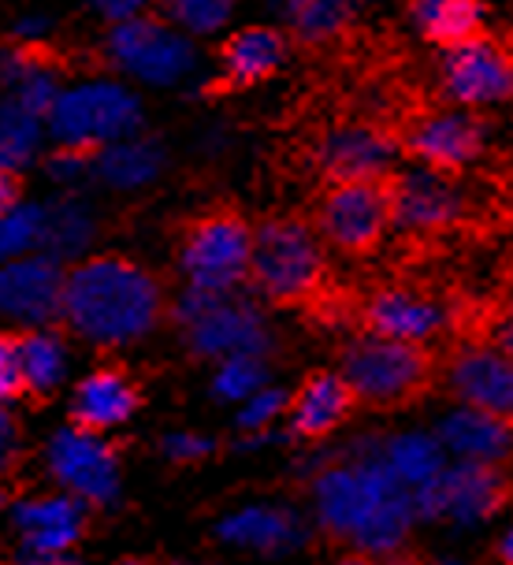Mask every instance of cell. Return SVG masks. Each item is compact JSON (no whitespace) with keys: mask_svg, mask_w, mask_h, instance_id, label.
<instances>
[{"mask_svg":"<svg viewBox=\"0 0 513 565\" xmlns=\"http://www.w3.org/2000/svg\"><path fill=\"white\" fill-rule=\"evenodd\" d=\"M506 502V477L488 461H447L439 480L414 502L417 521H455L461 529L484 524Z\"/></svg>","mask_w":513,"mask_h":565,"instance_id":"4fadbf2b","label":"cell"},{"mask_svg":"<svg viewBox=\"0 0 513 565\" xmlns=\"http://www.w3.org/2000/svg\"><path fill=\"white\" fill-rule=\"evenodd\" d=\"M94 8H100V15L108 19H130V15H142L146 0H94Z\"/></svg>","mask_w":513,"mask_h":565,"instance_id":"f35d334b","label":"cell"},{"mask_svg":"<svg viewBox=\"0 0 513 565\" xmlns=\"http://www.w3.org/2000/svg\"><path fill=\"white\" fill-rule=\"evenodd\" d=\"M469 220V194L455 175L431 168L391 171V227L406 235L431 238L455 231Z\"/></svg>","mask_w":513,"mask_h":565,"instance_id":"7c38bea8","label":"cell"},{"mask_svg":"<svg viewBox=\"0 0 513 565\" xmlns=\"http://www.w3.org/2000/svg\"><path fill=\"white\" fill-rule=\"evenodd\" d=\"M260 387H268V361L260 353H235L224 358L216 369L213 391L224 402H246L249 395H257Z\"/></svg>","mask_w":513,"mask_h":565,"instance_id":"d6a6232c","label":"cell"},{"mask_svg":"<svg viewBox=\"0 0 513 565\" xmlns=\"http://www.w3.org/2000/svg\"><path fill=\"white\" fill-rule=\"evenodd\" d=\"M42 235V209L38 205H15L0 216V260H12L15 254H26L38 246Z\"/></svg>","mask_w":513,"mask_h":565,"instance_id":"836d02e7","label":"cell"},{"mask_svg":"<svg viewBox=\"0 0 513 565\" xmlns=\"http://www.w3.org/2000/svg\"><path fill=\"white\" fill-rule=\"evenodd\" d=\"M42 116H34L19 100H0V168H23L38 149Z\"/></svg>","mask_w":513,"mask_h":565,"instance_id":"4dcf8cb0","label":"cell"},{"mask_svg":"<svg viewBox=\"0 0 513 565\" xmlns=\"http://www.w3.org/2000/svg\"><path fill=\"white\" fill-rule=\"evenodd\" d=\"M108 56L116 67H124L127 75L142 78V83L171 86L183 75H190L197 64V49L190 45V38L179 26L164 23V19L149 15H130L119 19L108 34Z\"/></svg>","mask_w":513,"mask_h":565,"instance_id":"30bf717a","label":"cell"},{"mask_svg":"<svg viewBox=\"0 0 513 565\" xmlns=\"http://www.w3.org/2000/svg\"><path fill=\"white\" fill-rule=\"evenodd\" d=\"M0 507H4V494H0Z\"/></svg>","mask_w":513,"mask_h":565,"instance_id":"c3c4849f","label":"cell"},{"mask_svg":"<svg viewBox=\"0 0 513 565\" xmlns=\"http://www.w3.org/2000/svg\"><path fill=\"white\" fill-rule=\"evenodd\" d=\"M290 53V38L287 30L276 26H246L238 34H231L220 45L216 56V78L209 83V97H231L254 89L260 83H268L279 67L287 64Z\"/></svg>","mask_w":513,"mask_h":565,"instance_id":"e0dca14e","label":"cell"},{"mask_svg":"<svg viewBox=\"0 0 513 565\" xmlns=\"http://www.w3.org/2000/svg\"><path fill=\"white\" fill-rule=\"evenodd\" d=\"M64 279L56 257H12L0 265V317L23 320V324H53L64 309Z\"/></svg>","mask_w":513,"mask_h":565,"instance_id":"2e32d148","label":"cell"},{"mask_svg":"<svg viewBox=\"0 0 513 565\" xmlns=\"http://www.w3.org/2000/svg\"><path fill=\"white\" fill-rule=\"evenodd\" d=\"M164 312V295L153 271L116 254L89 257L64 279L60 317L97 347H127L146 339Z\"/></svg>","mask_w":513,"mask_h":565,"instance_id":"7a4b0ae2","label":"cell"},{"mask_svg":"<svg viewBox=\"0 0 513 565\" xmlns=\"http://www.w3.org/2000/svg\"><path fill=\"white\" fill-rule=\"evenodd\" d=\"M376 458L384 461V469L395 477L402 488L409 491V499H420L431 483L439 480V472L447 469V450L436 436H425V431H402V436L380 439L372 443Z\"/></svg>","mask_w":513,"mask_h":565,"instance_id":"d4e9b609","label":"cell"},{"mask_svg":"<svg viewBox=\"0 0 513 565\" xmlns=\"http://www.w3.org/2000/svg\"><path fill=\"white\" fill-rule=\"evenodd\" d=\"M447 306L431 295H420L414 287H380L361 301V324H365V331L398 342H417V347L436 339L447 328Z\"/></svg>","mask_w":513,"mask_h":565,"instance_id":"d6986e66","label":"cell"},{"mask_svg":"<svg viewBox=\"0 0 513 565\" xmlns=\"http://www.w3.org/2000/svg\"><path fill=\"white\" fill-rule=\"evenodd\" d=\"M138 127H142V105H138V97H130L124 86L113 83H89L67 89L49 108V130L67 149L100 153L113 141L138 135Z\"/></svg>","mask_w":513,"mask_h":565,"instance_id":"52a82bcc","label":"cell"},{"mask_svg":"<svg viewBox=\"0 0 513 565\" xmlns=\"http://www.w3.org/2000/svg\"><path fill=\"white\" fill-rule=\"evenodd\" d=\"M313 513L328 536L365 558H391L417 524L414 499L384 469L376 450L361 447L350 461L328 466L313 480Z\"/></svg>","mask_w":513,"mask_h":565,"instance_id":"6da1fadb","label":"cell"},{"mask_svg":"<svg viewBox=\"0 0 513 565\" xmlns=\"http://www.w3.org/2000/svg\"><path fill=\"white\" fill-rule=\"evenodd\" d=\"M313 227L339 254H372L391 231V175L328 183L317 201Z\"/></svg>","mask_w":513,"mask_h":565,"instance_id":"ba28073f","label":"cell"},{"mask_svg":"<svg viewBox=\"0 0 513 565\" xmlns=\"http://www.w3.org/2000/svg\"><path fill=\"white\" fill-rule=\"evenodd\" d=\"M160 160H164V153H160L157 141L130 135L100 149L94 157V168H97V175L113 186H142L160 171Z\"/></svg>","mask_w":513,"mask_h":565,"instance_id":"83f0119b","label":"cell"},{"mask_svg":"<svg viewBox=\"0 0 513 565\" xmlns=\"http://www.w3.org/2000/svg\"><path fill=\"white\" fill-rule=\"evenodd\" d=\"M488 0H409V19L431 45L447 49L477 34Z\"/></svg>","mask_w":513,"mask_h":565,"instance_id":"4316f807","label":"cell"},{"mask_svg":"<svg viewBox=\"0 0 513 565\" xmlns=\"http://www.w3.org/2000/svg\"><path fill=\"white\" fill-rule=\"evenodd\" d=\"M506 312H510V317H513V290H510V298H506Z\"/></svg>","mask_w":513,"mask_h":565,"instance_id":"bcb514c9","label":"cell"},{"mask_svg":"<svg viewBox=\"0 0 513 565\" xmlns=\"http://www.w3.org/2000/svg\"><path fill=\"white\" fill-rule=\"evenodd\" d=\"M164 454L171 461H179V466H190V461H201L209 458V454L216 450V443L209 436H197V431H171V436L160 443Z\"/></svg>","mask_w":513,"mask_h":565,"instance_id":"8d00e7d4","label":"cell"},{"mask_svg":"<svg viewBox=\"0 0 513 565\" xmlns=\"http://www.w3.org/2000/svg\"><path fill=\"white\" fill-rule=\"evenodd\" d=\"M436 439L442 443L447 458L455 461H488L502 466L513 454V424L502 417H491L484 409L458 406L455 413L439 420Z\"/></svg>","mask_w":513,"mask_h":565,"instance_id":"44dd1931","label":"cell"},{"mask_svg":"<svg viewBox=\"0 0 513 565\" xmlns=\"http://www.w3.org/2000/svg\"><path fill=\"white\" fill-rule=\"evenodd\" d=\"M354 391L342 380V372H317L298 387V395L290 398L287 417L290 431L298 439H324L339 428L354 409Z\"/></svg>","mask_w":513,"mask_h":565,"instance_id":"7402d4cb","label":"cell"},{"mask_svg":"<svg viewBox=\"0 0 513 565\" xmlns=\"http://www.w3.org/2000/svg\"><path fill=\"white\" fill-rule=\"evenodd\" d=\"M395 160H398L395 130L376 124H342L335 130H328L317 146V168L324 175V183L391 175Z\"/></svg>","mask_w":513,"mask_h":565,"instance_id":"9a60e30c","label":"cell"},{"mask_svg":"<svg viewBox=\"0 0 513 565\" xmlns=\"http://www.w3.org/2000/svg\"><path fill=\"white\" fill-rule=\"evenodd\" d=\"M402 565V562H395ZM414 565H466V562H458V558H428V562H414Z\"/></svg>","mask_w":513,"mask_h":565,"instance_id":"ee69618b","label":"cell"},{"mask_svg":"<svg viewBox=\"0 0 513 565\" xmlns=\"http://www.w3.org/2000/svg\"><path fill=\"white\" fill-rule=\"evenodd\" d=\"M339 565H376V558H365V554H354V558L339 562Z\"/></svg>","mask_w":513,"mask_h":565,"instance_id":"f6af8a7d","label":"cell"},{"mask_svg":"<svg viewBox=\"0 0 513 565\" xmlns=\"http://www.w3.org/2000/svg\"><path fill=\"white\" fill-rule=\"evenodd\" d=\"M26 391L23 383V361H19V335L0 331V406L19 398Z\"/></svg>","mask_w":513,"mask_h":565,"instance_id":"d590c367","label":"cell"},{"mask_svg":"<svg viewBox=\"0 0 513 565\" xmlns=\"http://www.w3.org/2000/svg\"><path fill=\"white\" fill-rule=\"evenodd\" d=\"M89 235H94V220L89 212L78 205V201H56L53 209H42V235H38V246L45 249L49 257H67L78 254L86 246Z\"/></svg>","mask_w":513,"mask_h":565,"instance_id":"f1b7e54d","label":"cell"},{"mask_svg":"<svg viewBox=\"0 0 513 565\" xmlns=\"http://www.w3.org/2000/svg\"><path fill=\"white\" fill-rule=\"evenodd\" d=\"M15 529L26 551H72L86 529L83 502L75 494L30 499L15 510Z\"/></svg>","mask_w":513,"mask_h":565,"instance_id":"cb8c5ba5","label":"cell"},{"mask_svg":"<svg viewBox=\"0 0 513 565\" xmlns=\"http://www.w3.org/2000/svg\"><path fill=\"white\" fill-rule=\"evenodd\" d=\"M506 45H510V53H513V38H510V42H506Z\"/></svg>","mask_w":513,"mask_h":565,"instance_id":"7dc6e473","label":"cell"},{"mask_svg":"<svg viewBox=\"0 0 513 565\" xmlns=\"http://www.w3.org/2000/svg\"><path fill=\"white\" fill-rule=\"evenodd\" d=\"M168 565H183V562H168Z\"/></svg>","mask_w":513,"mask_h":565,"instance_id":"681fc988","label":"cell"},{"mask_svg":"<svg viewBox=\"0 0 513 565\" xmlns=\"http://www.w3.org/2000/svg\"><path fill=\"white\" fill-rule=\"evenodd\" d=\"M398 157L417 160L420 168L458 175L484 153L488 130L472 108H420L395 127Z\"/></svg>","mask_w":513,"mask_h":565,"instance_id":"9c48e42d","label":"cell"},{"mask_svg":"<svg viewBox=\"0 0 513 565\" xmlns=\"http://www.w3.org/2000/svg\"><path fill=\"white\" fill-rule=\"evenodd\" d=\"M19 361H23V383L34 395H49L64 380V342L53 331H26L19 335Z\"/></svg>","mask_w":513,"mask_h":565,"instance_id":"f546056e","label":"cell"},{"mask_svg":"<svg viewBox=\"0 0 513 565\" xmlns=\"http://www.w3.org/2000/svg\"><path fill=\"white\" fill-rule=\"evenodd\" d=\"M216 536L227 547L268 554V558H284L295 554L306 543V521L290 507H276V502H254L235 513H227L216 524Z\"/></svg>","mask_w":513,"mask_h":565,"instance_id":"ffe728a7","label":"cell"},{"mask_svg":"<svg viewBox=\"0 0 513 565\" xmlns=\"http://www.w3.org/2000/svg\"><path fill=\"white\" fill-rule=\"evenodd\" d=\"M164 23L179 26L183 34H216L235 12V0H153Z\"/></svg>","mask_w":513,"mask_h":565,"instance_id":"1f68e13d","label":"cell"},{"mask_svg":"<svg viewBox=\"0 0 513 565\" xmlns=\"http://www.w3.org/2000/svg\"><path fill=\"white\" fill-rule=\"evenodd\" d=\"M183 342L190 353L209 361H224L235 353H260L268 358L271 328L254 301L238 290H197L186 287V295L171 309Z\"/></svg>","mask_w":513,"mask_h":565,"instance_id":"277c9868","label":"cell"},{"mask_svg":"<svg viewBox=\"0 0 513 565\" xmlns=\"http://www.w3.org/2000/svg\"><path fill=\"white\" fill-rule=\"evenodd\" d=\"M19 179L12 175L8 168H0V216H4L8 209H15L19 205Z\"/></svg>","mask_w":513,"mask_h":565,"instance_id":"b9f144b4","label":"cell"},{"mask_svg":"<svg viewBox=\"0 0 513 565\" xmlns=\"http://www.w3.org/2000/svg\"><path fill=\"white\" fill-rule=\"evenodd\" d=\"M49 469L78 502L89 507H108L119 494V458L100 439V431H86L78 424L56 431L49 443Z\"/></svg>","mask_w":513,"mask_h":565,"instance_id":"5bb4252c","label":"cell"},{"mask_svg":"<svg viewBox=\"0 0 513 565\" xmlns=\"http://www.w3.org/2000/svg\"><path fill=\"white\" fill-rule=\"evenodd\" d=\"M238 428L249 431V436H265V431L287 413L290 398L279 387H260L257 395H249L246 402H238Z\"/></svg>","mask_w":513,"mask_h":565,"instance_id":"e575fe53","label":"cell"},{"mask_svg":"<svg viewBox=\"0 0 513 565\" xmlns=\"http://www.w3.org/2000/svg\"><path fill=\"white\" fill-rule=\"evenodd\" d=\"M488 342L513 358V317H510V312H502V317L495 320V324H491V339H488Z\"/></svg>","mask_w":513,"mask_h":565,"instance_id":"60d3db41","label":"cell"},{"mask_svg":"<svg viewBox=\"0 0 513 565\" xmlns=\"http://www.w3.org/2000/svg\"><path fill=\"white\" fill-rule=\"evenodd\" d=\"M342 380L350 383L365 406H406L431 380V358L417 342H398L384 335H357L342 350Z\"/></svg>","mask_w":513,"mask_h":565,"instance_id":"5b68a950","label":"cell"},{"mask_svg":"<svg viewBox=\"0 0 513 565\" xmlns=\"http://www.w3.org/2000/svg\"><path fill=\"white\" fill-rule=\"evenodd\" d=\"M15 565H78V562L72 558V551H26L23 547Z\"/></svg>","mask_w":513,"mask_h":565,"instance_id":"ab89813d","label":"cell"},{"mask_svg":"<svg viewBox=\"0 0 513 565\" xmlns=\"http://www.w3.org/2000/svg\"><path fill=\"white\" fill-rule=\"evenodd\" d=\"M447 387L461 406L513 424V358L499 347H461L447 365Z\"/></svg>","mask_w":513,"mask_h":565,"instance_id":"ac0fdd59","label":"cell"},{"mask_svg":"<svg viewBox=\"0 0 513 565\" xmlns=\"http://www.w3.org/2000/svg\"><path fill=\"white\" fill-rule=\"evenodd\" d=\"M499 558H502V565H513V524L506 529V536L499 540Z\"/></svg>","mask_w":513,"mask_h":565,"instance_id":"7bdbcfd3","label":"cell"},{"mask_svg":"<svg viewBox=\"0 0 513 565\" xmlns=\"http://www.w3.org/2000/svg\"><path fill=\"white\" fill-rule=\"evenodd\" d=\"M15 450H19V431H15V420L8 417L4 409H0V469L12 466Z\"/></svg>","mask_w":513,"mask_h":565,"instance_id":"74e56055","label":"cell"},{"mask_svg":"<svg viewBox=\"0 0 513 565\" xmlns=\"http://www.w3.org/2000/svg\"><path fill=\"white\" fill-rule=\"evenodd\" d=\"M249 282L276 306H309L324 295L328 257L324 238L298 216H268L254 227Z\"/></svg>","mask_w":513,"mask_h":565,"instance_id":"3957f363","label":"cell"},{"mask_svg":"<svg viewBox=\"0 0 513 565\" xmlns=\"http://www.w3.org/2000/svg\"><path fill=\"white\" fill-rule=\"evenodd\" d=\"M287 38L298 45H331L354 26L361 0H276Z\"/></svg>","mask_w":513,"mask_h":565,"instance_id":"484cf974","label":"cell"},{"mask_svg":"<svg viewBox=\"0 0 513 565\" xmlns=\"http://www.w3.org/2000/svg\"><path fill=\"white\" fill-rule=\"evenodd\" d=\"M138 395L135 380L119 369H97L75 387V402H72V424L86 431H108V428H119L135 417Z\"/></svg>","mask_w":513,"mask_h":565,"instance_id":"603a6c76","label":"cell"},{"mask_svg":"<svg viewBox=\"0 0 513 565\" xmlns=\"http://www.w3.org/2000/svg\"><path fill=\"white\" fill-rule=\"evenodd\" d=\"M249 249L254 227L231 205L201 212L183 227L179 268L197 290H238L249 279Z\"/></svg>","mask_w":513,"mask_h":565,"instance_id":"8992f818","label":"cell"},{"mask_svg":"<svg viewBox=\"0 0 513 565\" xmlns=\"http://www.w3.org/2000/svg\"><path fill=\"white\" fill-rule=\"evenodd\" d=\"M439 86L450 105L458 108H484L513 100V53L499 38L477 34L447 45L439 64Z\"/></svg>","mask_w":513,"mask_h":565,"instance_id":"8fae6325","label":"cell"}]
</instances>
